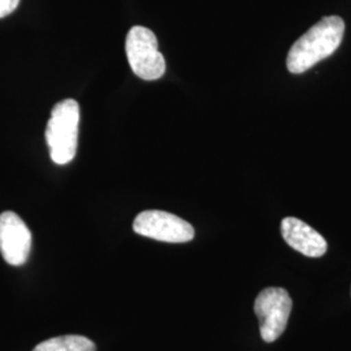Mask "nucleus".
<instances>
[{
	"mask_svg": "<svg viewBox=\"0 0 351 351\" xmlns=\"http://www.w3.org/2000/svg\"><path fill=\"white\" fill-rule=\"evenodd\" d=\"M345 33L339 16H328L308 29L289 51L287 66L293 75H301L337 50Z\"/></svg>",
	"mask_w": 351,
	"mask_h": 351,
	"instance_id": "f257e3e1",
	"label": "nucleus"
},
{
	"mask_svg": "<svg viewBox=\"0 0 351 351\" xmlns=\"http://www.w3.org/2000/svg\"><path fill=\"white\" fill-rule=\"evenodd\" d=\"M80 104L64 99L53 106L46 126V142L53 163L64 165L75 159L78 143Z\"/></svg>",
	"mask_w": 351,
	"mask_h": 351,
	"instance_id": "f03ea898",
	"label": "nucleus"
},
{
	"mask_svg": "<svg viewBox=\"0 0 351 351\" xmlns=\"http://www.w3.org/2000/svg\"><path fill=\"white\" fill-rule=\"evenodd\" d=\"M128 62L134 75L145 81H155L165 73V60L159 51L156 36L145 26L129 30L125 40Z\"/></svg>",
	"mask_w": 351,
	"mask_h": 351,
	"instance_id": "7ed1b4c3",
	"label": "nucleus"
},
{
	"mask_svg": "<svg viewBox=\"0 0 351 351\" xmlns=\"http://www.w3.org/2000/svg\"><path fill=\"white\" fill-rule=\"evenodd\" d=\"M293 302L284 288H265L258 294L254 311L259 319L261 336L265 342L276 341L287 329Z\"/></svg>",
	"mask_w": 351,
	"mask_h": 351,
	"instance_id": "20e7f679",
	"label": "nucleus"
},
{
	"mask_svg": "<svg viewBox=\"0 0 351 351\" xmlns=\"http://www.w3.org/2000/svg\"><path fill=\"white\" fill-rule=\"evenodd\" d=\"M133 229L139 236L169 243H185L195 236L194 228L188 221L159 210L139 213L133 223Z\"/></svg>",
	"mask_w": 351,
	"mask_h": 351,
	"instance_id": "39448f33",
	"label": "nucleus"
},
{
	"mask_svg": "<svg viewBox=\"0 0 351 351\" xmlns=\"http://www.w3.org/2000/svg\"><path fill=\"white\" fill-rule=\"evenodd\" d=\"M32 249V233L17 213H0V252L3 259L13 267L27 262Z\"/></svg>",
	"mask_w": 351,
	"mask_h": 351,
	"instance_id": "423d86ee",
	"label": "nucleus"
},
{
	"mask_svg": "<svg viewBox=\"0 0 351 351\" xmlns=\"http://www.w3.org/2000/svg\"><path fill=\"white\" fill-rule=\"evenodd\" d=\"M281 234L291 249L308 258H320L328 249L324 237L297 217H285L281 221Z\"/></svg>",
	"mask_w": 351,
	"mask_h": 351,
	"instance_id": "0eeeda50",
	"label": "nucleus"
},
{
	"mask_svg": "<svg viewBox=\"0 0 351 351\" xmlns=\"http://www.w3.org/2000/svg\"><path fill=\"white\" fill-rule=\"evenodd\" d=\"M33 351H97L91 339L78 335L53 337L40 342Z\"/></svg>",
	"mask_w": 351,
	"mask_h": 351,
	"instance_id": "6e6552de",
	"label": "nucleus"
},
{
	"mask_svg": "<svg viewBox=\"0 0 351 351\" xmlns=\"http://www.w3.org/2000/svg\"><path fill=\"white\" fill-rule=\"evenodd\" d=\"M20 0H0V19L11 14L19 7Z\"/></svg>",
	"mask_w": 351,
	"mask_h": 351,
	"instance_id": "1a4fd4ad",
	"label": "nucleus"
}]
</instances>
